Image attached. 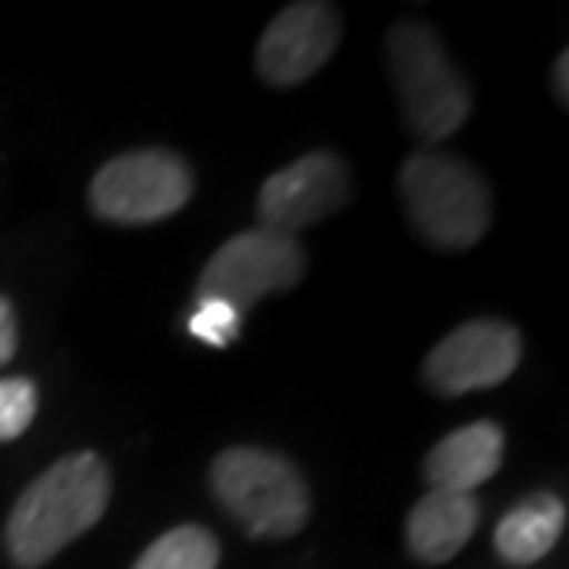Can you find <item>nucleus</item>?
I'll return each mask as SVG.
<instances>
[{"instance_id":"7","label":"nucleus","mask_w":569,"mask_h":569,"mask_svg":"<svg viewBox=\"0 0 569 569\" xmlns=\"http://www.w3.org/2000/svg\"><path fill=\"white\" fill-rule=\"evenodd\" d=\"M521 333L496 318H473L451 329L426 359V381L443 396L496 389L518 370Z\"/></svg>"},{"instance_id":"11","label":"nucleus","mask_w":569,"mask_h":569,"mask_svg":"<svg viewBox=\"0 0 569 569\" xmlns=\"http://www.w3.org/2000/svg\"><path fill=\"white\" fill-rule=\"evenodd\" d=\"M477 518H481V507H477L473 496L429 488L407 518V548H411L415 559L440 566L466 548V540L477 529Z\"/></svg>"},{"instance_id":"12","label":"nucleus","mask_w":569,"mask_h":569,"mask_svg":"<svg viewBox=\"0 0 569 569\" xmlns=\"http://www.w3.org/2000/svg\"><path fill=\"white\" fill-rule=\"evenodd\" d=\"M566 529V503L551 492H537L510 507L496 526V551L510 566H529L543 559Z\"/></svg>"},{"instance_id":"6","label":"nucleus","mask_w":569,"mask_h":569,"mask_svg":"<svg viewBox=\"0 0 569 569\" xmlns=\"http://www.w3.org/2000/svg\"><path fill=\"white\" fill-rule=\"evenodd\" d=\"M89 197H93V211L108 222H159L186 208L192 197V170L174 152L141 148L100 167Z\"/></svg>"},{"instance_id":"4","label":"nucleus","mask_w":569,"mask_h":569,"mask_svg":"<svg viewBox=\"0 0 569 569\" xmlns=\"http://www.w3.org/2000/svg\"><path fill=\"white\" fill-rule=\"evenodd\" d=\"M403 203L418 233L437 248H470L492 222V197L470 163L440 152L407 156L400 170Z\"/></svg>"},{"instance_id":"9","label":"nucleus","mask_w":569,"mask_h":569,"mask_svg":"<svg viewBox=\"0 0 569 569\" xmlns=\"http://www.w3.org/2000/svg\"><path fill=\"white\" fill-rule=\"evenodd\" d=\"M340 44V16L329 4L307 0L278 11L256 49V67L270 86H300L318 74Z\"/></svg>"},{"instance_id":"14","label":"nucleus","mask_w":569,"mask_h":569,"mask_svg":"<svg viewBox=\"0 0 569 569\" xmlns=\"http://www.w3.org/2000/svg\"><path fill=\"white\" fill-rule=\"evenodd\" d=\"M38 415V389L27 378H0V443L16 440Z\"/></svg>"},{"instance_id":"13","label":"nucleus","mask_w":569,"mask_h":569,"mask_svg":"<svg viewBox=\"0 0 569 569\" xmlns=\"http://www.w3.org/2000/svg\"><path fill=\"white\" fill-rule=\"evenodd\" d=\"M219 540L200 526H178L163 532L152 548H148L133 569H214L219 566Z\"/></svg>"},{"instance_id":"8","label":"nucleus","mask_w":569,"mask_h":569,"mask_svg":"<svg viewBox=\"0 0 569 569\" xmlns=\"http://www.w3.org/2000/svg\"><path fill=\"white\" fill-rule=\"evenodd\" d=\"M351 200V178L345 159L333 152H311L296 159L259 189V219L267 230L296 233L303 226L322 222Z\"/></svg>"},{"instance_id":"10","label":"nucleus","mask_w":569,"mask_h":569,"mask_svg":"<svg viewBox=\"0 0 569 569\" xmlns=\"http://www.w3.org/2000/svg\"><path fill=\"white\" fill-rule=\"evenodd\" d=\"M499 462H503V429L496 422H473L448 432L426 455V481L437 492L473 496L477 485L496 477Z\"/></svg>"},{"instance_id":"3","label":"nucleus","mask_w":569,"mask_h":569,"mask_svg":"<svg viewBox=\"0 0 569 569\" xmlns=\"http://www.w3.org/2000/svg\"><path fill=\"white\" fill-rule=\"evenodd\" d=\"M211 488L219 503L252 532L284 540L296 537L311 518V492L300 470L263 448H230L211 466Z\"/></svg>"},{"instance_id":"5","label":"nucleus","mask_w":569,"mask_h":569,"mask_svg":"<svg viewBox=\"0 0 569 569\" xmlns=\"http://www.w3.org/2000/svg\"><path fill=\"white\" fill-rule=\"evenodd\" d=\"M303 267L307 259L296 237L259 226V230L230 237L208 259L197 296L200 300H222L233 311H244L270 292L292 289L303 278Z\"/></svg>"},{"instance_id":"1","label":"nucleus","mask_w":569,"mask_h":569,"mask_svg":"<svg viewBox=\"0 0 569 569\" xmlns=\"http://www.w3.org/2000/svg\"><path fill=\"white\" fill-rule=\"evenodd\" d=\"M108 496L111 473L100 455L74 451L52 462L11 507L8 551L16 566L38 569L56 559L67 543L104 518Z\"/></svg>"},{"instance_id":"15","label":"nucleus","mask_w":569,"mask_h":569,"mask_svg":"<svg viewBox=\"0 0 569 569\" xmlns=\"http://www.w3.org/2000/svg\"><path fill=\"white\" fill-rule=\"evenodd\" d=\"M237 329H241V311H233V307L222 300H200L197 311L189 318V333L214 348L230 345L237 337Z\"/></svg>"},{"instance_id":"2","label":"nucleus","mask_w":569,"mask_h":569,"mask_svg":"<svg viewBox=\"0 0 569 569\" xmlns=\"http://www.w3.org/2000/svg\"><path fill=\"white\" fill-rule=\"evenodd\" d=\"M389 71L407 127L422 141L451 138L470 116V86L426 22H396L389 33Z\"/></svg>"},{"instance_id":"16","label":"nucleus","mask_w":569,"mask_h":569,"mask_svg":"<svg viewBox=\"0 0 569 569\" xmlns=\"http://www.w3.org/2000/svg\"><path fill=\"white\" fill-rule=\"evenodd\" d=\"M19 348V326H16V311H11V303L0 296V367L11 362Z\"/></svg>"},{"instance_id":"17","label":"nucleus","mask_w":569,"mask_h":569,"mask_svg":"<svg viewBox=\"0 0 569 569\" xmlns=\"http://www.w3.org/2000/svg\"><path fill=\"white\" fill-rule=\"evenodd\" d=\"M555 74H559V78H555V82H559V97L566 100L569 97V78H566L569 74V52L559 56V71H555Z\"/></svg>"}]
</instances>
